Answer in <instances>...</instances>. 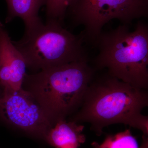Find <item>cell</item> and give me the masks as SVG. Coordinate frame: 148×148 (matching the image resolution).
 Masks as SVG:
<instances>
[{
	"label": "cell",
	"mask_w": 148,
	"mask_h": 148,
	"mask_svg": "<svg viewBox=\"0 0 148 148\" xmlns=\"http://www.w3.org/2000/svg\"><path fill=\"white\" fill-rule=\"evenodd\" d=\"M148 107V90L125 82L108 72L90 83L79 110L71 121L87 123L100 136L104 127L121 123L145 131L148 116L142 112Z\"/></svg>",
	"instance_id": "6da1fadb"
},
{
	"label": "cell",
	"mask_w": 148,
	"mask_h": 148,
	"mask_svg": "<svg viewBox=\"0 0 148 148\" xmlns=\"http://www.w3.org/2000/svg\"><path fill=\"white\" fill-rule=\"evenodd\" d=\"M88 58L27 74L23 85L53 125L79 108L96 70ZM23 86V85H22Z\"/></svg>",
	"instance_id": "7a4b0ae2"
},
{
	"label": "cell",
	"mask_w": 148,
	"mask_h": 148,
	"mask_svg": "<svg viewBox=\"0 0 148 148\" xmlns=\"http://www.w3.org/2000/svg\"><path fill=\"white\" fill-rule=\"evenodd\" d=\"M93 61L95 70L106 69L111 75L140 89L148 90V24L138 21L135 29L121 24L102 32Z\"/></svg>",
	"instance_id": "3957f363"
},
{
	"label": "cell",
	"mask_w": 148,
	"mask_h": 148,
	"mask_svg": "<svg viewBox=\"0 0 148 148\" xmlns=\"http://www.w3.org/2000/svg\"><path fill=\"white\" fill-rule=\"evenodd\" d=\"M12 42L32 70L42 71L88 58L81 34H74L58 21H46Z\"/></svg>",
	"instance_id": "277c9868"
},
{
	"label": "cell",
	"mask_w": 148,
	"mask_h": 148,
	"mask_svg": "<svg viewBox=\"0 0 148 148\" xmlns=\"http://www.w3.org/2000/svg\"><path fill=\"white\" fill-rule=\"evenodd\" d=\"M74 26H82L85 42L94 46L106 24L113 19L129 26L148 18V0H77L67 11Z\"/></svg>",
	"instance_id": "5b68a950"
},
{
	"label": "cell",
	"mask_w": 148,
	"mask_h": 148,
	"mask_svg": "<svg viewBox=\"0 0 148 148\" xmlns=\"http://www.w3.org/2000/svg\"><path fill=\"white\" fill-rule=\"evenodd\" d=\"M0 118L8 124L44 140L53 125L36 99L22 88L3 89Z\"/></svg>",
	"instance_id": "8992f818"
},
{
	"label": "cell",
	"mask_w": 148,
	"mask_h": 148,
	"mask_svg": "<svg viewBox=\"0 0 148 148\" xmlns=\"http://www.w3.org/2000/svg\"><path fill=\"white\" fill-rule=\"evenodd\" d=\"M84 128L73 121L61 120L51 128L44 140L55 148H78L86 141Z\"/></svg>",
	"instance_id": "52a82bcc"
},
{
	"label": "cell",
	"mask_w": 148,
	"mask_h": 148,
	"mask_svg": "<svg viewBox=\"0 0 148 148\" xmlns=\"http://www.w3.org/2000/svg\"><path fill=\"white\" fill-rule=\"evenodd\" d=\"M8 6L5 23H8L16 17L24 22V35L29 34L43 23L39 16L40 8L46 5L47 0H5Z\"/></svg>",
	"instance_id": "ba28073f"
},
{
	"label": "cell",
	"mask_w": 148,
	"mask_h": 148,
	"mask_svg": "<svg viewBox=\"0 0 148 148\" xmlns=\"http://www.w3.org/2000/svg\"><path fill=\"white\" fill-rule=\"evenodd\" d=\"M94 148H140L129 129L106 137L103 143H92Z\"/></svg>",
	"instance_id": "9c48e42d"
},
{
	"label": "cell",
	"mask_w": 148,
	"mask_h": 148,
	"mask_svg": "<svg viewBox=\"0 0 148 148\" xmlns=\"http://www.w3.org/2000/svg\"><path fill=\"white\" fill-rule=\"evenodd\" d=\"M77 0H47V21H58L62 24L68 10Z\"/></svg>",
	"instance_id": "30bf717a"
},
{
	"label": "cell",
	"mask_w": 148,
	"mask_h": 148,
	"mask_svg": "<svg viewBox=\"0 0 148 148\" xmlns=\"http://www.w3.org/2000/svg\"><path fill=\"white\" fill-rule=\"evenodd\" d=\"M140 148H148V116L145 125V131L143 133V141Z\"/></svg>",
	"instance_id": "8fae6325"
},
{
	"label": "cell",
	"mask_w": 148,
	"mask_h": 148,
	"mask_svg": "<svg viewBox=\"0 0 148 148\" xmlns=\"http://www.w3.org/2000/svg\"><path fill=\"white\" fill-rule=\"evenodd\" d=\"M3 24H2L1 22L0 21V27H3Z\"/></svg>",
	"instance_id": "7c38bea8"
},
{
	"label": "cell",
	"mask_w": 148,
	"mask_h": 148,
	"mask_svg": "<svg viewBox=\"0 0 148 148\" xmlns=\"http://www.w3.org/2000/svg\"></svg>",
	"instance_id": "4fadbf2b"
}]
</instances>
